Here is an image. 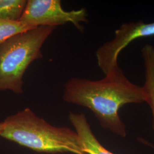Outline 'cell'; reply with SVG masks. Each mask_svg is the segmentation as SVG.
Returning <instances> with one entry per match:
<instances>
[{"label": "cell", "instance_id": "6da1fadb", "mask_svg": "<svg viewBox=\"0 0 154 154\" xmlns=\"http://www.w3.org/2000/svg\"><path fill=\"white\" fill-rule=\"evenodd\" d=\"M63 99L88 108L103 128L126 137L119 110L125 105L145 102V95L142 87L130 81L119 66L99 80L72 78L64 85Z\"/></svg>", "mask_w": 154, "mask_h": 154}, {"label": "cell", "instance_id": "7a4b0ae2", "mask_svg": "<svg viewBox=\"0 0 154 154\" xmlns=\"http://www.w3.org/2000/svg\"><path fill=\"white\" fill-rule=\"evenodd\" d=\"M3 122L4 127L0 137L35 151L87 154L75 131L52 126L30 108L8 116Z\"/></svg>", "mask_w": 154, "mask_h": 154}, {"label": "cell", "instance_id": "3957f363", "mask_svg": "<svg viewBox=\"0 0 154 154\" xmlns=\"http://www.w3.org/2000/svg\"><path fill=\"white\" fill-rule=\"evenodd\" d=\"M55 28H34L0 45V91L23 93L24 74L32 62L42 58V47Z\"/></svg>", "mask_w": 154, "mask_h": 154}, {"label": "cell", "instance_id": "277c9868", "mask_svg": "<svg viewBox=\"0 0 154 154\" xmlns=\"http://www.w3.org/2000/svg\"><path fill=\"white\" fill-rule=\"evenodd\" d=\"M86 8L71 11H65L60 0H29L19 21L34 28L72 24L83 32V23L88 22Z\"/></svg>", "mask_w": 154, "mask_h": 154}, {"label": "cell", "instance_id": "5b68a950", "mask_svg": "<svg viewBox=\"0 0 154 154\" xmlns=\"http://www.w3.org/2000/svg\"><path fill=\"white\" fill-rule=\"evenodd\" d=\"M154 36V22L143 21L123 23L115 31L114 38L96 51L98 65L106 75L119 67L118 58L122 51L133 41Z\"/></svg>", "mask_w": 154, "mask_h": 154}, {"label": "cell", "instance_id": "8992f818", "mask_svg": "<svg viewBox=\"0 0 154 154\" xmlns=\"http://www.w3.org/2000/svg\"><path fill=\"white\" fill-rule=\"evenodd\" d=\"M69 118L78 135L83 151L87 154H115L106 149L95 137L86 116L70 112Z\"/></svg>", "mask_w": 154, "mask_h": 154}, {"label": "cell", "instance_id": "52a82bcc", "mask_svg": "<svg viewBox=\"0 0 154 154\" xmlns=\"http://www.w3.org/2000/svg\"><path fill=\"white\" fill-rule=\"evenodd\" d=\"M144 69V82L142 88L145 95V102L151 108L154 131V46L144 45L141 50Z\"/></svg>", "mask_w": 154, "mask_h": 154}, {"label": "cell", "instance_id": "ba28073f", "mask_svg": "<svg viewBox=\"0 0 154 154\" xmlns=\"http://www.w3.org/2000/svg\"><path fill=\"white\" fill-rule=\"evenodd\" d=\"M26 2L25 0H0V20L19 21Z\"/></svg>", "mask_w": 154, "mask_h": 154}, {"label": "cell", "instance_id": "9c48e42d", "mask_svg": "<svg viewBox=\"0 0 154 154\" xmlns=\"http://www.w3.org/2000/svg\"><path fill=\"white\" fill-rule=\"evenodd\" d=\"M20 21L0 20V45L8 39L34 29Z\"/></svg>", "mask_w": 154, "mask_h": 154}, {"label": "cell", "instance_id": "30bf717a", "mask_svg": "<svg viewBox=\"0 0 154 154\" xmlns=\"http://www.w3.org/2000/svg\"><path fill=\"white\" fill-rule=\"evenodd\" d=\"M138 139H139V140L140 142H142L143 144H146V145H147V146H149V147H152V149H154V144H152L149 143L147 140L144 139H142V138H139Z\"/></svg>", "mask_w": 154, "mask_h": 154}, {"label": "cell", "instance_id": "8fae6325", "mask_svg": "<svg viewBox=\"0 0 154 154\" xmlns=\"http://www.w3.org/2000/svg\"><path fill=\"white\" fill-rule=\"evenodd\" d=\"M4 122H0V135H1V134L2 132V130H3V129H4Z\"/></svg>", "mask_w": 154, "mask_h": 154}]
</instances>
